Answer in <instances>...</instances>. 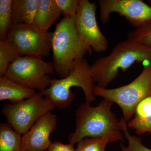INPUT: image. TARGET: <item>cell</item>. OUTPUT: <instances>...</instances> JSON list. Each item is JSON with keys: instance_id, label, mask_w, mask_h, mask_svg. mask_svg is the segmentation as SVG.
<instances>
[{"instance_id": "cell-1", "label": "cell", "mask_w": 151, "mask_h": 151, "mask_svg": "<svg viewBox=\"0 0 151 151\" xmlns=\"http://www.w3.org/2000/svg\"><path fill=\"white\" fill-rule=\"evenodd\" d=\"M114 103L104 99L94 107L81 103L75 113L76 128L68 136L69 142L75 145L86 138L107 137L111 142H124L119 121L111 111Z\"/></svg>"}, {"instance_id": "cell-2", "label": "cell", "mask_w": 151, "mask_h": 151, "mask_svg": "<svg viewBox=\"0 0 151 151\" xmlns=\"http://www.w3.org/2000/svg\"><path fill=\"white\" fill-rule=\"evenodd\" d=\"M151 60V47L128 39L120 42L111 53L90 65L92 81L100 88L107 86L119 75L135 63Z\"/></svg>"}, {"instance_id": "cell-3", "label": "cell", "mask_w": 151, "mask_h": 151, "mask_svg": "<svg viewBox=\"0 0 151 151\" xmlns=\"http://www.w3.org/2000/svg\"><path fill=\"white\" fill-rule=\"evenodd\" d=\"M95 84L92 78L90 65L86 59L76 60L73 70L65 78L51 79L48 88L40 92L55 108L66 109L73 102L75 95L70 90L73 86L80 87L85 95L86 103L91 104L95 101L93 93Z\"/></svg>"}, {"instance_id": "cell-4", "label": "cell", "mask_w": 151, "mask_h": 151, "mask_svg": "<svg viewBox=\"0 0 151 151\" xmlns=\"http://www.w3.org/2000/svg\"><path fill=\"white\" fill-rule=\"evenodd\" d=\"M76 16L63 17L56 25L52 40L55 71L60 78L69 75L76 60L84 58L86 51L78 38L75 24Z\"/></svg>"}, {"instance_id": "cell-5", "label": "cell", "mask_w": 151, "mask_h": 151, "mask_svg": "<svg viewBox=\"0 0 151 151\" xmlns=\"http://www.w3.org/2000/svg\"><path fill=\"white\" fill-rule=\"evenodd\" d=\"M93 93L95 97H102L117 104L122 109L123 119L129 122L139 104L147 97H151L150 64L145 66L140 75L129 84L110 89L95 85Z\"/></svg>"}, {"instance_id": "cell-6", "label": "cell", "mask_w": 151, "mask_h": 151, "mask_svg": "<svg viewBox=\"0 0 151 151\" xmlns=\"http://www.w3.org/2000/svg\"><path fill=\"white\" fill-rule=\"evenodd\" d=\"M54 70L53 63L45 62L42 57L22 56L11 63L4 76L29 89L42 92L50 86L52 78L48 74H53Z\"/></svg>"}, {"instance_id": "cell-7", "label": "cell", "mask_w": 151, "mask_h": 151, "mask_svg": "<svg viewBox=\"0 0 151 151\" xmlns=\"http://www.w3.org/2000/svg\"><path fill=\"white\" fill-rule=\"evenodd\" d=\"M55 108L49 100L38 92L32 97L21 102L4 105L1 113L12 128L22 135L39 119Z\"/></svg>"}, {"instance_id": "cell-8", "label": "cell", "mask_w": 151, "mask_h": 151, "mask_svg": "<svg viewBox=\"0 0 151 151\" xmlns=\"http://www.w3.org/2000/svg\"><path fill=\"white\" fill-rule=\"evenodd\" d=\"M53 32L43 30L34 24H13L5 41L25 56L48 57Z\"/></svg>"}, {"instance_id": "cell-9", "label": "cell", "mask_w": 151, "mask_h": 151, "mask_svg": "<svg viewBox=\"0 0 151 151\" xmlns=\"http://www.w3.org/2000/svg\"><path fill=\"white\" fill-rule=\"evenodd\" d=\"M97 6L88 0H79L75 24L82 47L90 54L104 52L108 48L107 38L100 31L96 19Z\"/></svg>"}, {"instance_id": "cell-10", "label": "cell", "mask_w": 151, "mask_h": 151, "mask_svg": "<svg viewBox=\"0 0 151 151\" xmlns=\"http://www.w3.org/2000/svg\"><path fill=\"white\" fill-rule=\"evenodd\" d=\"M100 19L106 24L112 13L124 16L133 26L137 28L151 19V7L141 0H98Z\"/></svg>"}, {"instance_id": "cell-11", "label": "cell", "mask_w": 151, "mask_h": 151, "mask_svg": "<svg viewBox=\"0 0 151 151\" xmlns=\"http://www.w3.org/2000/svg\"><path fill=\"white\" fill-rule=\"evenodd\" d=\"M55 114L48 112L22 135L21 151H46L52 144L50 137L56 128Z\"/></svg>"}, {"instance_id": "cell-12", "label": "cell", "mask_w": 151, "mask_h": 151, "mask_svg": "<svg viewBox=\"0 0 151 151\" xmlns=\"http://www.w3.org/2000/svg\"><path fill=\"white\" fill-rule=\"evenodd\" d=\"M35 90L17 84L6 76L0 77V101L8 100L14 104L34 96Z\"/></svg>"}, {"instance_id": "cell-13", "label": "cell", "mask_w": 151, "mask_h": 151, "mask_svg": "<svg viewBox=\"0 0 151 151\" xmlns=\"http://www.w3.org/2000/svg\"><path fill=\"white\" fill-rule=\"evenodd\" d=\"M61 14L55 0H39L33 24L40 29L48 31Z\"/></svg>"}, {"instance_id": "cell-14", "label": "cell", "mask_w": 151, "mask_h": 151, "mask_svg": "<svg viewBox=\"0 0 151 151\" xmlns=\"http://www.w3.org/2000/svg\"><path fill=\"white\" fill-rule=\"evenodd\" d=\"M39 0H12V24H33Z\"/></svg>"}, {"instance_id": "cell-15", "label": "cell", "mask_w": 151, "mask_h": 151, "mask_svg": "<svg viewBox=\"0 0 151 151\" xmlns=\"http://www.w3.org/2000/svg\"><path fill=\"white\" fill-rule=\"evenodd\" d=\"M22 138L8 123L0 124V151H21Z\"/></svg>"}, {"instance_id": "cell-16", "label": "cell", "mask_w": 151, "mask_h": 151, "mask_svg": "<svg viewBox=\"0 0 151 151\" xmlns=\"http://www.w3.org/2000/svg\"><path fill=\"white\" fill-rule=\"evenodd\" d=\"M12 0H0V39L5 41L12 25Z\"/></svg>"}, {"instance_id": "cell-17", "label": "cell", "mask_w": 151, "mask_h": 151, "mask_svg": "<svg viewBox=\"0 0 151 151\" xmlns=\"http://www.w3.org/2000/svg\"><path fill=\"white\" fill-rule=\"evenodd\" d=\"M22 56L6 41H0V77L4 76L11 63Z\"/></svg>"}, {"instance_id": "cell-18", "label": "cell", "mask_w": 151, "mask_h": 151, "mask_svg": "<svg viewBox=\"0 0 151 151\" xmlns=\"http://www.w3.org/2000/svg\"><path fill=\"white\" fill-rule=\"evenodd\" d=\"M120 127L124 137L128 141L127 147L121 144V151H151V149L144 145L140 138L132 136L128 129L127 122L123 118L119 120Z\"/></svg>"}, {"instance_id": "cell-19", "label": "cell", "mask_w": 151, "mask_h": 151, "mask_svg": "<svg viewBox=\"0 0 151 151\" xmlns=\"http://www.w3.org/2000/svg\"><path fill=\"white\" fill-rule=\"evenodd\" d=\"M111 140L107 137L86 138L77 143L75 151H106L105 148Z\"/></svg>"}, {"instance_id": "cell-20", "label": "cell", "mask_w": 151, "mask_h": 151, "mask_svg": "<svg viewBox=\"0 0 151 151\" xmlns=\"http://www.w3.org/2000/svg\"><path fill=\"white\" fill-rule=\"evenodd\" d=\"M127 38L151 47V19L129 33Z\"/></svg>"}, {"instance_id": "cell-21", "label": "cell", "mask_w": 151, "mask_h": 151, "mask_svg": "<svg viewBox=\"0 0 151 151\" xmlns=\"http://www.w3.org/2000/svg\"><path fill=\"white\" fill-rule=\"evenodd\" d=\"M128 127L134 130L138 135L151 132V114L145 118L136 116L127 124Z\"/></svg>"}, {"instance_id": "cell-22", "label": "cell", "mask_w": 151, "mask_h": 151, "mask_svg": "<svg viewBox=\"0 0 151 151\" xmlns=\"http://www.w3.org/2000/svg\"><path fill=\"white\" fill-rule=\"evenodd\" d=\"M64 17H75L79 0H55Z\"/></svg>"}, {"instance_id": "cell-23", "label": "cell", "mask_w": 151, "mask_h": 151, "mask_svg": "<svg viewBox=\"0 0 151 151\" xmlns=\"http://www.w3.org/2000/svg\"><path fill=\"white\" fill-rule=\"evenodd\" d=\"M136 116L140 118H145L151 114V97L143 100L137 107Z\"/></svg>"}, {"instance_id": "cell-24", "label": "cell", "mask_w": 151, "mask_h": 151, "mask_svg": "<svg viewBox=\"0 0 151 151\" xmlns=\"http://www.w3.org/2000/svg\"><path fill=\"white\" fill-rule=\"evenodd\" d=\"M74 145L70 143L65 144L59 142H55L46 151H75Z\"/></svg>"}, {"instance_id": "cell-25", "label": "cell", "mask_w": 151, "mask_h": 151, "mask_svg": "<svg viewBox=\"0 0 151 151\" xmlns=\"http://www.w3.org/2000/svg\"><path fill=\"white\" fill-rule=\"evenodd\" d=\"M150 62H150V65H151V61H150Z\"/></svg>"}]
</instances>
